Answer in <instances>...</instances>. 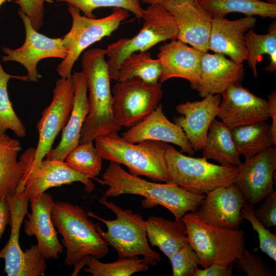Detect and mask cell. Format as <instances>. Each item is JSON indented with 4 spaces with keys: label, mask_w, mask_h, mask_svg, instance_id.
<instances>
[{
    "label": "cell",
    "mask_w": 276,
    "mask_h": 276,
    "mask_svg": "<svg viewBox=\"0 0 276 276\" xmlns=\"http://www.w3.org/2000/svg\"><path fill=\"white\" fill-rule=\"evenodd\" d=\"M51 218L66 248L64 264L74 266L71 275H78L91 258L100 259L107 255L108 243L97 231V223L82 208L66 201L55 202Z\"/></svg>",
    "instance_id": "obj_2"
},
{
    "label": "cell",
    "mask_w": 276,
    "mask_h": 276,
    "mask_svg": "<svg viewBox=\"0 0 276 276\" xmlns=\"http://www.w3.org/2000/svg\"><path fill=\"white\" fill-rule=\"evenodd\" d=\"M169 259L173 276H193L195 270L199 265V257L189 242Z\"/></svg>",
    "instance_id": "obj_38"
},
{
    "label": "cell",
    "mask_w": 276,
    "mask_h": 276,
    "mask_svg": "<svg viewBox=\"0 0 276 276\" xmlns=\"http://www.w3.org/2000/svg\"><path fill=\"white\" fill-rule=\"evenodd\" d=\"M143 19V27L135 36L121 38L107 46L106 55L111 80H118L120 66L131 54L148 51L160 42L177 38V26L161 4L149 5L145 9Z\"/></svg>",
    "instance_id": "obj_8"
},
{
    "label": "cell",
    "mask_w": 276,
    "mask_h": 276,
    "mask_svg": "<svg viewBox=\"0 0 276 276\" xmlns=\"http://www.w3.org/2000/svg\"><path fill=\"white\" fill-rule=\"evenodd\" d=\"M53 0H17L15 2L20 7V10L26 14L32 26L38 31L43 24L44 3Z\"/></svg>",
    "instance_id": "obj_40"
},
{
    "label": "cell",
    "mask_w": 276,
    "mask_h": 276,
    "mask_svg": "<svg viewBox=\"0 0 276 276\" xmlns=\"http://www.w3.org/2000/svg\"><path fill=\"white\" fill-rule=\"evenodd\" d=\"M244 71L242 63L227 59L222 54L203 52L196 90L202 98L221 95L231 84L241 82Z\"/></svg>",
    "instance_id": "obj_24"
},
{
    "label": "cell",
    "mask_w": 276,
    "mask_h": 276,
    "mask_svg": "<svg viewBox=\"0 0 276 276\" xmlns=\"http://www.w3.org/2000/svg\"><path fill=\"white\" fill-rule=\"evenodd\" d=\"M67 10L72 17V24L70 31L62 37L67 55L56 70L62 78L72 76L74 64L83 51L103 38L110 36L129 15V11L119 8H113L111 14L101 18L81 15L80 11L71 5L68 4Z\"/></svg>",
    "instance_id": "obj_9"
},
{
    "label": "cell",
    "mask_w": 276,
    "mask_h": 276,
    "mask_svg": "<svg viewBox=\"0 0 276 276\" xmlns=\"http://www.w3.org/2000/svg\"><path fill=\"white\" fill-rule=\"evenodd\" d=\"M160 4L177 26L176 39L207 52L213 17L198 0H164Z\"/></svg>",
    "instance_id": "obj_16"
},
{
    "label": "cell",
    "mask_w": 276,
    "mask_h": 276,
    "mask_svg": "<svg viewBox=\"0 0 276 276\" xmlns=\"http://www.w3.org/2000/svg\"><path fill=\"white\" fill-rule=\"evenodd\" d=\"M10 220L9 204L7 199L0 201V241Z\"/></svg>",
    "instance_id": "obj_43"
},
{
    "label": "cell",
    "mask_w": 276,
    "mask_h": 276,
    "mask_svg": "<svg viewBox=\"0 0 276 276\" xmlns=\"http://www.w3.org/2000/svg\"><path fill=\"white\" fill-rule=\"evenodd\" d=\"M202 157L213 159L221 165L240 168L242 163L232 139L231 129L214 119L211 124L203 144Z\"/></svg>",
    "instance_id": "obj_27"
},
{
    "label": "cell",
    "mask_w": 276,
    "mask_h": 276,
    "mask_svg": "<svg viewBox=\"0 0 276 276\" xmlns=\"http://www.w3.org/2000/svg\"><path fill=\"white\" fill-rule=\"evenodd\" d=\"M11 78L28 81L27 76H12L7 73L0 63V135L10 129L18 137L27 135L26 128L16 114L9 99L7 83Z\"/></svg>",
    "instance_id": "obj_35"
},
{
    "label": "cell",
    "mask_w": 276,
    "mask_h": 276,
    "mask_svg": "<svg viewBox=\"0 0 276 276\" xmlns=\"http://www.w3.org/2000/svg\"><path fill=\"white\" fill-rule=\"evenodd\" d=\"M102 185L108 186L104 195L117 197L123 194H133L145 198V208L160 205L169 210L175 218L182 217L187 213L195 212L205 195L187 191L176 184L155 183L127 172L120 164L110 162L102 174Z\"/></svg>",
    "instance_id": "obj_1"
},
{
    "label": "cell",
    "mask_w": 276,
    "mask_h": 276,
    "mask_svg": "<svg viewBox=\"0 0 276 276\" xmlns=\"http://www.w3.org/2000/svg\"><path fill=\"white\" fill-rule=\"evenodd\" d=\"M162 72L160 60L153 59L149 52H134L121 63L118 81L139 79L148 83L156 84L159 82Z\"/></svg>",
    "instance_id": "obj_32"
},
{
    "label": "cell",
    "mask_w": 276,
    "mask_h": 276,
    "mask_svg": "<svg viewBox=\"0 0 276 276\" xmlns=\"http://www.w3.org/2000/svg\"><path fill=\"white\" fill-rule=\"evenodd\" d=\"M95 141L103 159L126 166L132 175L169 182L165 158L167 143L145 141L135 144L118 133L102 136Z\"/></svg>",
    "instance_id": "obj_4"
},
{
    "label": "cell",
    "mask_w": 276,
    "mask_h": 276,
    "mask_svg": "<svg viewBox=\"0 0 276 276\" xmlns=\"http://www.w3.org/2000/svg\"><path fill=\"white\" fill-rule=\"evenodd\" d=\"M235 262L237 264V269L240 272H245L248 276L274 275L273 271L266 265L261 258L245 248Z\"/></svg>",
    "instance_id": "obj_39"
},
{
    "label": "cell",
    "mask_w": 276,
    "mask_h": 276,
    "mask_svg": "<svg viewBox=\"0 0 276 276\" xmlns=\"http://www.w3.org/2000/svg\"><path fill=\"white\" fill-rule=\"evenodd\" d=\"M7 0H0V7L1 6V5L5 2H6Z\"/></svg>",
    "instance_id": "obj_47"
},
{
    "label": "cell",
    "mask_w": 276,
    "mask_h": 276,
    "mask_svg": "<svg viewBox=\"0 0 276 276\" xmlns=\"http://www.w3.org/2000/svg\"><path fill=\"white\" fill-rule=\"evenodd\" d=\"M268 102L270 107V118H272L271 124V135L273 141L276 143V92L272 91L268 96Z\"/></svg>",
    "instance_id": "obj_44"
},
{
    "label": "cell",
    "mask_w": 276,
    "mask_h": 276,
    "mask_svg": "<svg viewBox=\"0 0 276 276\" xmlns=\"http://www.w3.org/2000/svg\"><path fill=\"white\" fill-rule=\"evenodd\" d=\"M73 5L89 18H95L94 11L99 8L113 7L125 9L137 18H143L145 9L141 5L142 0H60Z\"/></svg>",
    "instance_id": "obj_36"
},
{
    "label": "cell",
    "mask_w": 276,
    "mask_h": 276,
    "mask_svg": "<svg viewBox=\"0 0 276 276\" xmlns=\"http://www.w3.org/2000/svg\"><path fill=\"white\" fill-rule=\"evenodd\" d=\"M74 89L73 76L57 81L52 101L41 112L36 125L39 139L32 163L43 160L52 149L56 137L66 125L73 106Z\"/></svg>",
    "instance_id": "obj_13"
},
{
    "label": "cell",
    "mask_w": 276,
    "mask_h": 276,
    "mask_svg": "<svg viewBox=\"0 0 276 276\" xmlns=\"http://www.w3.org/2000/svg\"><path fill=\"white\" fill-rule=\"evenodd\" d=\"M201 6L213 18L225 17L232 12H239L247 16L276 17V4L260 0H198Z\"/></svg>",
    "instance_id": "obj_30"
},
{
    "label": "cell",
    "mask_w": 276,
    "mask_h": 276,
    "mask_svg": "<svg viewBox=\"0 0 276 276\" xmlns=\"http://www.w3.org/2000/svg\"><path fill=\"white\" fill-rule=\"evenodd\" d=\"M99 201L116 215L113 220H106L88 212L92 217L103 222L107 231L102 230L99 223L97 229L101 237L117 251L119 258L143 256L157 262L160 256L153 250L148 243L146 231V221L139 213L130 209L123 210L104 196Z\"/></svg>",
    "instance_id": "obj_7"
},
{
    "label": "cell",
    "mask_w": 276,
    "mask_h": 276,
    "mask_svg": "<svg viewBox=\"0 0 276 276\" xmlns=\"http://www.w3.org/2000/svg\"><path fill=\"white\" fill-rule=\"evenodd\" d=\"M234 184L246 201L256 204L274 190V173L276 169L275 146L245 160Z\"/></svg>",
    "instance_id": "obj_17"
},
{
    "label": "cell",
    "mask_w": 276,
    "mask_h": 276,
    "mask_svg": "<svg viewBox=\"0 0 276 276\" xmlns=\"http://www.w3.org/2000/svg\"><path fill=\"white\" fill-rule=\"evenodd\" d=\"M165 158L169 182L196 194L234 183L240 171L235 166L216 165L203 157L185 155L169 144Z\"/></svg>",
    "instance_id": "obj_5"
},
{
    "label": "cell",
    "mask_w": 276,
    "mask_h": 276,
    "mask_svg": "<svg viewBox=\"0 0 276 276\" xmlns=\"http://www.w3.org/2000/svg\"><path fill=\"white\" fill-rule=\"evenodd\" d=\"M25 28V41L20 48L12 50L5 47L2 49L5 56L2 61H15L24 66L28 72L29 81L37 82L41 77L38 74L37 65L42 59L47 58L65 59L67 52L62 38H52L38 32L31 25L28 16L18 10Z\"/></svg>",
    "instance_id": "obj_14"
},
{
    "label": "cell",
    "mask_w": 276,
    "mask_h": 276,
    "mask_svg": "<svg viewBox=\"0 0 276 276\" xmlns=\"http://www.w3.org/2000/svg\"><path fill=\"white\" fill-rule=\"evenodd\" d=\"M72 76L75 87L73 108L62 130L60 142L46 155L47 159L64 161L70 152L79 144L81 131L89 112L87 87L83 73L76 72Z\"/></svg>",
    "instance_id": "obj_25"
},
{
    "label": "cell",
    "mask_w": 276,
    "mask_h": 276,
    "mask_svg": "<svg viewBox=\"0 0 276 276\" xmlns=\"http://www.w3.org/2000/svg\"><path fill=\"white\" fill-rule=\"evenodd\" d=\"M247 203L242 192L233 183L205 194L194 213L209 224L238 229L244 219L241 209Z\"/></svg>",
    "instance_id": "obj_18"
},
{
    "label": "cell",
    "mask_w": 276,
    "mask_h": 276,
    "mask_svg": "<svg viewBox=\"0 0 276 276\" xmlns=\"http://www.w3.org/2000/svg\"><path fill=\"white\" fill-rule=\"evenodd\" d=\"M256 21L254 16H246L235 20L225 17L213 18L209 50L227 55L235 62L242 63L247 57L245 33L255 27Z\"/></svg>",
    "instance_id": "obj_23"
},
{
    "label": "cell",
    "mask_w": 276,
    "mask_h": 276,
    "mask_svg": "<svg viewBox=\"0 0 276 276\" xmlns=\"http://www.w3.org/2000/svg\"><path fill=\"white\" fill-rule=\"evenodd\" d=\"M102 157L93 142L79 144L64 162L72 170L89 178H95L102 169Z\"/></svg>",
    "instance_id": "obj_34"
},
{
    "label": "cell",
    "mask_w": 276,
    "mask_h": 276,
    "mask_svg": "<svg viewBox=\"0 0 276 276\" xmlns=\"http://www.w3.org/2000/svg\"><path fill=\"white\" fill-rule=\"evenodd\" d=\"M247 57L248 65L255 77H258L257 65L263 59V56H269L270 63L264 69L272 73L276 70V25L273 22L267 34L260 35L256 33L252 29H249L245 35Z\"/></svg>",
    "instance_id": "obj_31"
},
{
    "label": "cell",
    "mask_w": 276,
    "mask_h": 276,
    "mask_svg": "<svg viewBox=\"0 0 276 276\" xmlns=\"http://www.w3.org/2000/svg\"><path fill=\"white\" fill-rule=\"evenodd\" d=\"M150 265H157V261L144 257L140 258L139 256L119 258L111 263H103L98 259L91 258L83 271L93 276H130L147 271Z\"/></svg>",
    "instance_id": "obj_33"
},
{
    "label": "cell",
    "mask_w": 276,
    "mask_h": 276,
    "mask_svg": "<svg viewBox=\"0 0 276 276\" xmlns=\"http://www.w3.org/2000/svg\"><path fill=\"white\" fill-rule=\"evenodd\" d=\"M112 88V109L122 127L130 128L145 119L163 97L162 83L151 84L139 79L117 81Z\"/></svg>",
    "instance_id": "obj_12"
},
{
    "label": "cell",
    "mask_w": 276,
    "mask_h": 276,
    "mask_svg": "<svg viewBox=\"0 0 276 276\" xmlns=\"http://www.w3.org/2000/svg\"><path fill=\"white\" fill-rule=\"evenodd\" d=\"M20 142L6 133L0 135V201L15 194L24 174V168L17 156Z\"/></svg>",
    "instance_id": "obj_28"
},
{
    "label": "cell",
    "mask_w": 276,
    "mask_h": 276,
    "mask_svg": "<svg viewBox=\"0 0 276 276\" xmlns=\"http://www.w3.org/2000/svg\"><path fill=\"white\" fill-rule=\"evenodd\" d=\"M147 238L169 259L188 242L187 227L183 217L174 221L152 216L146 221Z\"/></svg>",
    "instance_id": "obj_26"
},
{
    "label": "cell",
    "mask_w": 276,
    "mask_h": 276,
    "mask_svg": "<svg viewBox=\"0 0 276 276\" xmlns=\"http://www.w3.org/2000/svg\"><path fill=\"white\" fill-rule=\"evenodd\" d=\"M31 213H27L25 220L24 231L27 235L35 236L37 246L45 259H58L64 251V246L59 242L51 218V212L55 203L52 195L47 192L39 197L30 199Z\"/></svg>",
    "instance_id": "obj_19"
},
{
    "label": "cell",
    "mask_w": 276,
    "mask_h": 276,
    "mask_svg": "<svg viewBox=\"0 0 276 276\" xmlns=\"http://www.w3.org/2000/svg\"><path fill=\"white\" fill-rule=\"evenodd\" d=\"M164 0H142V3L149 5L160 4Z\"/></svg>",
    "instance_id": "obj_45"
},
{
    "label": "cell",
    "mask_w": 276,
    "mask_h": 276,
    "mask_svg": "<svg viewBox=\"0 0 276 276\" xmlns=\"http://www.w3.org/2000/svg\"><path fill=\"white\" fill-rule=\"evenodd\" d=\"M253 206L249 203L245 204L241 209L242 216L250 223L253 229L258 233L260 249L275 262L276 234L272 233L256 218Z\"/></svg>",
    "instance_id": "obj_37"
},
{
    "label": "cell",
    "mask_w": 276,
    "mask_h": 276,
    "mask_svg": "<svg viewBox=\"0 0 276 276\" xmlns=\"http://www.w3.org/2000/svg\"><path fill=\"white\" fill-rule=\"evenodd\" d=\"M188 242L197 254L203 268L213 263L229 265L245 248L244 232L209 224L194 212L183 216Z\"/></svg>",
    "instance_id": "obj_6"
},
{
    "label": "cell",
    "mask_w": 276,
    "mask_h": 276,
    "mask_svg": "<svg viewBox=\"0 0 276 276\" xmlns=\"http://www.w3.org/2000/svg\"><path fill=\"white\" fill-rule=\"evenodd\" d=\"M35 149L28 148L20 156L24 174L16 190L29 198H36L50 188L74 182H81L87 192L94 189L90 178L70 169L64 161L46 159L33 164Z\"/></svg>",
    "instance_id": "obj_11"
},
{
    "label": "cell",
    "mask_w": 276,
    "mask_h": 276,
    "mask_svg": "<svg viewBox=\"0 0 276 276\" xmlns=\"http://www.w3.org/2000/svg\"><path fill=\"white\" fill-rule=\"evenodd\" d=\"M232 271V264L222 265L213 263L203 269L196 268L193 276H231Z\"/></svg>",
    "instance_id": "obj_42"
},
{
    "label": "cell",
    "mask_w": 276,
    "mask_h": 276,
    "mask_svg": "<svg viewBox=\"0 0 276 276\" xmlns=\"http://www.w3.org/2000/svg\"><path fill=\"white\" fill-rule=\"evenodd\" d=\"M106 49L95 48L85 52L82 58V73L89 90V112L85 120L79 144L97 137L118 133L121 129L112 109V95Z\"/></svg>",
    "instance_id": "obj_3"
},
{
    "label": "cell",
    "mask_w": 276,
    "mask_h": 276,
    "mask_svg": "<svg viewBox=\"0 0 276 276\" xmlns=\"http://www.w3.org/2000/svg\"><path fill=\"white\" fill-rule=\"evenodd\" d=\"M231 131L237 151L245 160L276 145L272 138L271 124L266 122L234 127Z\"/></svg>",
    "instance_id": "obj_29"
},
{
    "label": "cell",
    "mask_w": 276,
    "mask_h": 276,
    "mask_svg": "<svg viewBox=\"0 0 276 276\" xmlns=\"http://www.w3.org/2000/svg\"><path fill=\"white\" fill-rule=\"evenodd\" d=\"M221 95L218 117L230 129L270 118L268 101L256 96L241 82L231 84Z\"/></svg>",
    "instance_id": "obj_15"
},
{
    "label": "cell",
    "mask_w": 276,
    "mask_h": 276,
    "mask_svg": "<svg viewBox=\"0 0 276 276\" xmlns=\"http://www.w3.org/2000/svg\"><path fill=\"white\" fill-rule=\"evenodd\" d=\"M158 51L157 57L162 66L159 82L162 83L172 78H181L190 82L192 89L196 90L203 52L176 39L162 45Z\"/></svg>",
    "instance_id": "obj_21"
},
{
    "label": "cell",
    "mask_w": 276,
    "mask_h": 276,
    "mask_svg": "<svg viewBox=\"0 0 276 276\" xmlns=\"http://www.w3.org/2000/svg\"><path fill=\"white\" fill-rule=\"evenodd\" d=\"M221 101L220 95H208L201 101H187L176 106L181 115L174 117V123L182 129L195 151L202 150L209 128L218 117Z\"/></svg>",
    "instance_id": "obj_20"
},
{
    "label": "cell",
    "mask_w": 276,
    "mask_h": 276,
    "mask_svg": "<svg viewBox=\"0 0 276 276\" xmlns=\"http://www.w3.org/2000/svg\"><path fill=\"white\" fill-rule=\"evenodd\" d=\"M266 2L269 4H276V0H266Z\"/></svg>",
    "instance_id": "obj_46"
},
{
    "label": "cell",
    "mask_w": 276,
    "mask_h": 276,
    "mask_svg": "<svg viewBox=\"0 0 276 276\" xmlns=\"http://www.w3.org/2000/svg\"><path fill=\"white\" fill-rule=\"evenodd\" d=\"M10 209L11 227L9 239L0 250V259L5 261L4 272L8 276L43 275L47 264L37 245H32L23 251L19 242V231L28 212L29 198L22 192L7 198Z\"/></svg>",
    "instance_id": "obj_10"
},
{
    "label": "cell",
    "mask_w": 276,
    "mask_h": 276,
    "mask_svg": "<svg viewBox=\"0 0 276 276\" xmlns=\"http://www.w3.org/2000/svg\"><path fill=\"white\" fill-rule=\"evenodd\" d=\"M258 209H253L256 218L267 228L276 226V191L273 190L264 199Z\"/></svg>",
    "instance_id": "obj_41"
},
{
    "label": "cell",
    "mask_w": 276,
    "mask_h": 276,
    "mask_svg": "<svg viewBox=\"0 0 276 276\" xmlns=\"http://www.w3.org/2000/svg\"><path fill=\"white\" fill-rule=\"evenodd\" d=\"M129 128L122 135L128 142L155 141L169 143L179 147L182 152L189 155L195 153L182 129L168 119L161 104L142 121Z\"/></svg>",
    "instance_id": "obj_22"
}]
</instances>
